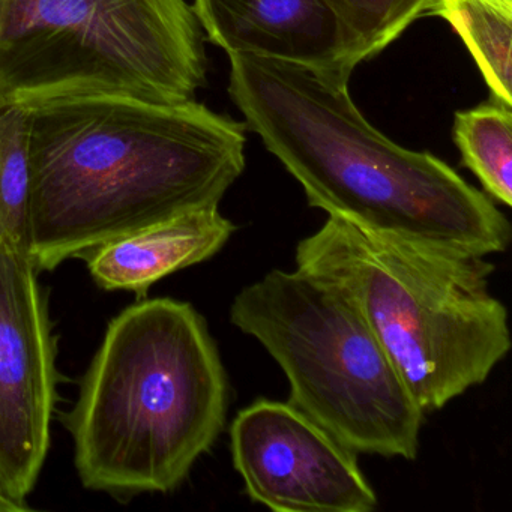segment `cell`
<instances>
[{
  "label": "cell",
  "mask_w": 512,
  "mask_h": 512,
  "mask_svg": "<svg viewBox=\"0 0 512 512\" xmlns=\"http://www.w3.org/2000/svg\"><path fill=\"white\" fill-rule=\"evenodd\" d=\"M29 259L53 271L128 233L218 206L245 169V128L197 101L82 95L28 104Z\"/></svg>",
  "instance_id": "obj_1"
},
{
  "label": "cell",
  "mask_w": 512,
  "mask_h": 512,
  "mask_svg": "<svg viewBox=\"0 0 512 512\" xmlns=\"http://www.w3.org/2000/svg\"><path fill=\"white\" fill-rule=\"evenodd\" d=\"M229 58L233 103L310 206L443 250L488 257L509 247L511 224L493 200L430 152L377 131L353 104L349 79L245 53Z\"/></svg>",
  "instance_id": "obj_2"
},
{
  "label": "cell",
  "mask_w": 512,
  "mask_h": 512,
  "mask_svg": "<svg viewBox=\"0 0 512 512\" xmlns=\"http://www.w3.org/2000/svg\"><path fill=\"white\" fill-rule=\"evenodd\" d=\"M229 382L188 302L140 299L107 326L65 424L89 490L169 493L226 425Z\"/></svg>",
  "instance_id": "obj_3"
},
{
  "label": "cell",
  "mask_w": 512,
  "mask_h": 512,
  "mask_svg": "<svg viewBox=\"0 0 512 512\" xmlns=\"http://www.w3.org/2000/svg\"><path fill=\"white\" fill-rule=\"evenodd\" d=\"M295 263L358 311L424 415L484 383L511 350L487 257L328 217L298 242Z\"/></svg>",
  "instance_id": "obj_4"
},
{
  "label": "cell",
  "mask_w": 512,
  "mask_h": 512,
  "mask_svg": "<svg viewBox=\"0 0 512 512\" xmlns=\"http://www.w3.org/2000/svg\"><path fill=\"white\" fill-rule=\"evenodd\" d=\"M203 34L187 0H0V101L194 100Z\"/></svg>",
  "instance_id": "obj_5"
},
{
  "label": "cell",
  "mask_w": 512,
  "mask_h": 512,
  "mask_svg": "<svg viewBox=\"0 0 512 512\" xmlns=\"http://www.w3.org/2000/svg\"><path fill=\"white\" fill-rule=\"evenodd\" d=\"M233 325L286 374L289 403L355 454L415 460L424 412L358 311L334 287L274 269L244 287Z\"/></svg>",
  "instance_id": "obj_6"
},
{
  "label": "cell",
  "mask_w": 512,
  "mask_h": 512,
  "mask_svg": "<svg viewBox=\"0 0 512 512\" xmlns=\"http://www.w3.org/2000/svg\"><path fill=\"white\" fill-rule=\"evenodd\" d=\"M58 380L38 269L0 241V484L25 506L49 452Z\"/></svg>",
  "instance_id": "obj_7"
},
{
  "label": "cell",
  "mask_w": 512,
  "mask_h": 512,
  "mask_svg": "<svg viewBox=\"0 0 512 512\" xmlns=\"http://www.w3.org/2000/svg\"><path fill=\"white\" fill-rule=\"evenodd\" d=\"M233 466L253 502L277 512H371L377 494L355 452L283 401L260 400L230 427Z\"/></svg>",
  "instance_id": "obj_8"
},
{
  "label": "cell",
  "mask_w": 512,
  "mask_h": 512,
  "mask_svg": "<svg viewBox=\"0 0 512 512\" xmlns=\"http://www.w3.org/2000/svg\"><path fill=\"white\" fill-rule=\"evenodd\" d=\"M193 11L227 55L295 62L346 79L355 70L338 0H194Z\"/></svg>",
  "instance_id": "obj_9"
},
{
  "label": "cell",
  "mask_w": 512,
  "mask_h": 512,
  "mask_svg": "<svg viewBox=\"0 0 512 512\" xmlns=\"http://www.w3.org/2000/svg\"><path fill=\"white\" fill-rule=\"evenodd\" d=\"M235 230L218 206H206L113 239L80 259L98 286L145 299L157 281L214 257Z\"/></svg>",
  "instance_id": "obj_10"
},
{
  "label": "cell",
  "mask_w": 512,
  "mask_h": 512,
  "mask_svg": "<svg viewBox=\"0 0 512 512\" xmlns=\"http://www.w3.org/2000/svg\"><path fill=\"white\" fill-rule=\"evenodd\" d=\"M431 16L460 35L491 97L512 106V0H437Z\"/></svg>",
  "instance_id": "obj_11"
},
{
  "label": "cell",
  "mask_w": 512,
  "mask_h": 512,
  "mask_svg": "<svg viewBox=\"0 0 512 512\" xmlns=\"http://www.w3.org/2000/svg\"><path fill=\"white\" fill-rule=\"evenodd\" d=\"M454 139L463 164L479 179L485 194L512 205V106L491 97L455 115Z\"/></svg>",
  "instance_id": "obj_12"
},
{
  "label": "cell",
  "mask_w": 512,
  "mask_h": 512,
  "mask_svg": "<svg viewBox=\"0 0 512 512\" xmlns=\"http://www.w3.org/2000/svg\"><path fill=\"white\" fill-rule=\"evenodd\" d=\"M29 239V110L26 104L0 101V241L29 257Z\"/></svg>",
  "instance_id": "obj_13"
},
{
  "label": "cell",
  "mask_w": 512,
  "mask_h": 512,
  "mask_svg": "<svg viewBox=\"0 0 512 512\" xmlns=\"http://www.w3.org/2000/svg\"><path fill=\"white\" fill-rule=\"evenodd\" d=\"M437 0H338L358 67L397 40L415 20L431 16Z\"/></svg>",
  "instance_id": "obj_14"
},
{
  "label": "cell",
  "mask_w": 512,
  "mask_h": 512,
  "mask_svg": "<svg viewBox=\"0 0 512 512\" xmlns=\"http://www.w3.org/2000/svg\"><path fill=\"white\" fill-rule=\"evenodd\" d=\"M26 509H29V506L22 505V503L11 499L7 491L4 490V487H2V484H0V512L26 511Z\"/></svg>",
  "instance_id": "obj_15"
}]
</instances>
